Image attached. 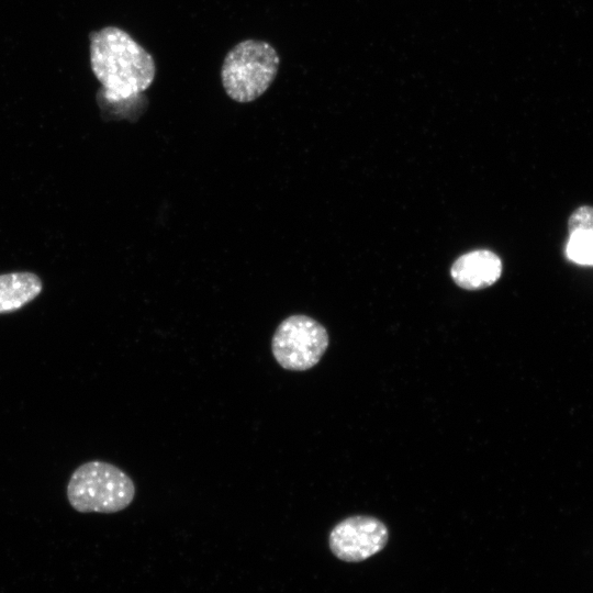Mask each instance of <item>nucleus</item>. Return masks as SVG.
<instances>
[{
  "label": "nucleus",
  "mask_w": 593,
  "mask_h": 593,
  "mask_svg": "<svg viewBox=\"0 0 593 593\" xmlns=\"http://www.w3.org/2000/svg\"><path fill=\"white\" fill-rule=\"evenodd\" d=\"M89 41L90 66L105 101L130 100L150 87L156 75L154 57L127 32L105 26L90 32Z\"/></svg>",
  "instance_id": "obj_1"
},
{
  "label": "nucleus",
  "mask_w": 593,
  "mask_h": 593,
  "mask_svg": "<svg viewBox=\"0 0 593 593\" xmlns=\"http://www.w3.org/2000/svg\"><path fill=\"white\" fill-rule=\"evenodd\" d=\"M134 496L132 479L116 466L100 460L80 465L67 484L68 502L80 513H116L126 508Z\"/></svg>",
  "instance_id": "obj_2"
},
{
  "label": "nucleus",
  "mask_w": 593,
  "mask_h": 593,
  "mask_svg": "<svg viewBox=\"0 0 593 593\" xmlns=\"http://www.w3.org/2000/svg\"><path fill=\"white\" fill-rule=\"evenodd\" d=\"M280 65L275 47L260 40H245L226 54L221 79L226 94L247 103L258 99L273 82Z\"/></svg>",
  "instance_id": "obj_3"
},
{
  "label": "nucleus",
  "mask_w": 593,
  "mask_h": 593,
  "mask_svg": "<svg viewBox=\"0 0 593 593\" xmlns=\"http://www.w3.org/2000/svg\"><path fill=\"white\" fill-rule=\"evenodd\" d=\"M328 342L327 331L320 322L295 314L284 318L276 328L271 351L283 369L304 371L318 363Z\"/></svg>",
  "instance_id": "obj_4"
},
{
  "label": "nucleus",
  "mask_w": 593,
  "mask_h": 593,
  "mask_svg": "<svg viewBox=\"0 0 593 593\" xmlns=\"http://www.w3.org/2000/svg\"><path fill=\"white\" fill-rule=\"evenodd\" d=\"M388 541L385 525L370 516L348 517L329 534L332 552L340 560L359 562L378 553Z\"/></svg>",
  "instance_id": "obj_5"
},
{
  "label": "nucleus",
  "mask_w": 593,
  "mask_h": 593,
  "mask_svg": "<svg viewBox=\"0 0 593 593\" xmlns=\"http://www.w3.org/2000/svg\"><path fill=\"white\" fill-rule=\"evenodd\" d=\"M501 272V259L488 249H477L461 255L450 270L455 283L467 290H479L492 286L500 278Z\"/></svg>",
  "instance_id": "obj_6"
},
{
  "label": "nucleus",
  "mask_w": 593,
  "mask_h": 593,
  "mask_svg": "<svg viewBox=\"0 0 593 593\" xmlns=\"http://www.w3.org/2000/svg\"><path fill=\"white\" fill-rule=\"evenodd\" d=\"M43 290L42 279L31 271L0 275V314L13 313L35 300Z\"/></svg>",
  "instance_id": "obj_7"
},
{
  "label": "nucleus",
  "mask_w": 593,
  "mask_h": 593,
  "mask_svg": "<svg viewBox=\"0 0 593 593\" xmlns=\"http://www.w3.org/2000/svg\"><path fill=\"white\" fill-rule=\"evenodd\" d=\"M567 255L574 262L593 265V231H569Z\"/></svg>",
  "instance_id": "obj_8"
}]
</instances>
